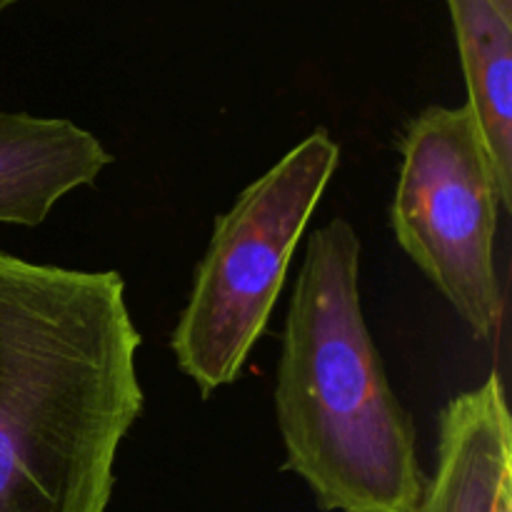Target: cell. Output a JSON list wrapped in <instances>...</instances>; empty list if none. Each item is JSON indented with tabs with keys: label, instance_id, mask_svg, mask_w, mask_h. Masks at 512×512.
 <instances>
[{
	"label": "cell",
	"instance_id": "obj_1",
	"mask_svg": "<svg viewBox=\"0 0 512 512\" xmlns=\"http://www.w3.org/2000/svg\"><path fill=\"white\" fill-rule=\"evenodd\" d=\"M140 343L118 270L0 250V512H108Z\"/></svg>",
	"mask_w": 512,
	"mask_h": 512
},
{
	"label": "cell",
	"instance_id": "obj_2",
	"mask_svg": "<svg viewBox=\"0 0 512 512\" xmlns=\"http://www.w3.org/2000/svg\"><path fill=\"white\" fill-rule=\"evenodd\" d=\"M275 415L285 465L325 512H418L415 425L390 388L360 303V238L310 233L283 330Z\"/></svg>",
	"mask_w": 512,
	"mask_h": 512
},
{
	"label": "cell",
	"instance_id": "obj_3",
	"mask_svg": "<svg viewBox=\"0 0 512 512\" xmlns=\"http://www.w3.org/2000/svg\"><path fill=\"white\" fill-rule=\"evenodd\" d=\"M338 165L340 145L333 135L313 130L215 220L170 338L178 368L203 398L243 373Z\"/></svg>",
	"mask_w": 512,
	"mask_h": 512
},
{
	"label": "cell",
	"instance_id": "obj_4",
	"mask_svg": "<svg viewBox=\"0 0 512 512\" xmlns=\"http://www.w3.org/2000/svg\"><path fill=\"white\" fill-rule=\"evenodd\" d=\"M400 155L390 208L400 248L475 340H493L503 320L495 235L505 205L468 105H430L415 115L400 140Z\"/></svg>",
	"mask_w": 512,
	"mask_h": 512
},
{
	"label": "cell",
	"instance_id": "obj_5",
	"mask_svg": "<svg viewBox=\"0 0 512 512\" xmlns=\"http://www.w3.org/2000/svg\"><path fill=\"white\" fill-rule=\"evenodd\" d=\"M438 438V468L418 512H512L510 410L495 370L445 405Z\"/></svg>",
	"mask_w": 512,
	"mask_h": 512
},
{
	"label": "cell",
	"instance_id": "obj_6",
	"mask_svg": "<svg viewBox=\"0 0 512 512\" xmlns=\"http://www.w3.org/2000/svg\"><path fill=\"white\" fill-rule=\"evenodd\" d=\"M110 163L105 145L73 120L0 113V223L35 228Z\"/></svg>",
	"mask_w": 512,
	"mask_h": 512
},
{
	"label": "cell",
	"instance_id": "obj_7",
	"mask_svg": "<svg viewBox=\"0 0 512 512\" xmlns=\"http://www.w3.org/2000/svg\"><path fill=\"white\" fill-rule=\"evenodd\" d=\"M460 48L468 110L512 210V15L495 0H448Z\"/></svg>",
	"mask_w": 512,
	"mask_h": 512
},
{
	"label": "cell",
	"instance_id": "obj_8",
	"mask_svg": "<svg viewBox=\"0 0 512 512\" xmlns=\"http://www.w3.org/2000/svg\"><path fill=\"white\" fill-rule=\"evenodd\" d=\"M495 3H498V8L503 10V13L512 15V0H495Z\"/></svg>",
	"mask_w": 512,
	"mask_h": 512
},
{
	"label": "cell",
	"instance_id": "obj_9",
	"mask_svg": "<svg viewBox=\"0 0 512 512\" xmlns=\"http://www.w3.org/2000/svg\"><path fill=\"white\" fill-rule=\"evenodd\" d=\"M18 3H23V0H0V13L8 8H13V5H18Z\"/></svg>",
	"mask_w": 512,
	"mask_h": 512
}]
</instances>
